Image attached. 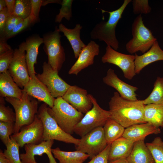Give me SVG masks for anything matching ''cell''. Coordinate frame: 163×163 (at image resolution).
Listing matches in <instances>:
<instances>
[{
    "instance_id": "cell-1",
    "label": "cell",
    "mask_w": 163,
    "mask_h": 163,
    "mask_svg": "<svg viewBox=\"0 0 163 163\" xmlns=\"http://www.w3.org/2000/svg\"><path fill=\"white\" fill-rule=\"evenodd\" d=\"M109 105L110 118L125 128L146 123L144 119L145 105L142 100H127L115 92L111 98Z\"/></svg>"
},
{
    "instance_id": "cell-2",
    "label": "cell",
    "mask_w": 163,
    "mask_h": 163,
    "mask_svg": "<svg viewBox=\"0 0 163 163\" xmlns=\"http://www.w3.org/2000/svg\"><path fill=\"white\" fill-rule=\"evenodd\" d=\"M131 0H124L122 5L117 9L107 11L101 9L102 13L106 12L109 15L107 21H102L97 24L90 33L91 38L104 41L115 50L119 47V42L116 37V28L122 15Z\"/></svg>"
},
{
    "instance_id": "cell-3",
    "label": "cell",
    "mask_w": 163,
    "mask_h": 163,
    "mask_svg": "<svg viewBox=\"0 0 163 163\" xmlns=\"http://www.w3.org/2000/svg\"><path fill=\"white\" fill-rule=\"evenodd\" d=\"M47 110L61 129L70 135L84 116L62 97L55 98L53 107H48Z\"/></svg>"
},
{
    "instance_id": "cell-4",
    "label": "cell",
    "mask_w": 163,
    "mask_h": 163,
    "mask_svg": "<svg viewBox=\"0 0 163 163\" xmlns=\"http://www.w3.org/2000/svg\"><path fill=\"white\" fill-rule=\"evenodd\" d=\"M5 99L12 105L14 110V133L18 132L23 127L34 121L38 110V102L36 99L23 90L21 98L7 97Z\"/></svg>"
},
{
    "instance_id": "cell-5",
    "label": "cell",
    "mask_w": 163,
    "mask_h": 163,
    "mask_svg": "<svg viewBox=\"0 0 163 163\" xmlns=\"http://www.w3.org/2000/svg\"><path fill=\"white\" fill-rule=\"evenodd\" d=\"M131 31L133 37L126 45V50L131 54L138 51L145 53L157 40L144 24L141 14H139L134 20Z\"/></svg>"
},
{
    "instance_id": "cell-6",
    "label": "cell",
    "mask_w": 163,
    "mask_h": 163,
    "mask_svg": "<svg viewBox=\"0 0 163 163\" xmlns=\"http://www.w3.org/2000/svg\"><path fill=\"white\" fill-rule=\"evenodd\" d=\"M47 105L45 103L41 104L37 114L43 124V141L56 140L67 143L73 144L75 146L77 145L80 139L74 138L61 129L48 113Z\"/></svg>"
},
{
    "instance_id": "cell-7",
    "label": "cell",
    "mask_w": 163,
    "mask_h": 163,
    "mask_svg": "<svg viewBox=\"0 0 163 163\" xmlns=\"http://www.w3.org/2000/svg\"><path fill=\"white\" fill-rule=\"evenodd\" d=\"M89 97L93 107L85 113L74 130V133L81 137L95 128L103 127L107 120L110 118V111L101 107L91 94H89Z\"/></svg>"
},
{
    "instance_id": "cell-8",
    "label": "cell",
    "mask_w": 163,
    "mask_h": 163,
    "mask_svg": "<svg viewBox=\"0 0 163 163\" xmlns=\"http://www.w3.org/2000/svg\"><path fill=\"white\" fill-rule=\"evenodd\" d=\"M60 32L56 27L53 31L45 34L43 37V49L48 56V63L58 72L65 60L64 50L60 41L61 36Z\"/></svg>"
},
{
    "instance_id": "cell-9",
    "label": "cell",
    "mask_w": 163,
    "mask_h": 163,
    "mask_svg": "<svg viewBox=\"0 0 163 163\" xmlns=\"http://www.w3.org/2000/svg\"><path fill=\"white\" fill-rule=\"evenodd\" d=\"M107 145L103 127H99L82 137L78 144L75 146L77 150L87 154L91 159L104 150Z\"/></svg>"
},
{
    "instance_id": "cell-10",
    "label": "cell",
    "mask_w": 163,
    "mask_h": 163,
    "mask_svg": "<svg viewBox=\"0 0 163 163\" xmlns=\"http://www.w3.org/2000/svg\"><path fill=\"white\" fill-rule=\"evenodd\" d=\"M42 68L43 72L37 74V78L46 86L53 97H62L71 85L61 78L58 72L48 62H44Z\"/></svg>"
},
{
    "instance_id": "cell-11",
    "label": "cell",
    "mask_w": 163,
    "mask_h": 163,
    "mask_svg": "<svg viewBox=\"0 0 163 163\" xmlns=\"http://www.w3.org/2000/svg\"><path fill=\"white\" fill-rule=\"evenodd\" d=\"M135 59V55L120 53L107 45L105 53L101 58V61L103 63L113 64L120 68L122 70L124 77L129 80L132 79L136 74Z\"/></svg>"
},
{
    "instance_id": "cell-12",
    "label": "cell",
    "mask_w": 163,
    "mask_h": 163,
    "mask_svg": "<svg viewBox=\"0 0 163 163\" xmlns=\"http://www.w3.org/2000/svg\"><path fill=\"white\" fill-rule=\"evenodd\" d=\"M43 127L42 122L37 114L30 124L23 127L19 131L10 137L23 147L27 144H38L43 141Z\"/></svg>"
},
{
    "instance_id": "cell-13",
    "label": "cell",
    "mask_w": 163,
    "mask_h": 163,
    "mask_svg": "<svg viewBox=\"0 0 163 163\" xmlns=\"http://www.w3.org/2000/svg\"><path fill=\"white\" fill-rule=\"evenodd\" d=\"M8 71L15 83L20 88H23L30 79L25 51L19 48L14 50Z\"/></svg>"
},
{
    "instance_id": "cell-14",
    "label": "cell",
    "mask_w": 163,
    "mask_h": 163,
    "mask_svg": "<svg viewBox=\"0 0 163 163\" xmlns=\"http://www.w3.org/2000/svg\"><path fill=\"white\" fill-rule=\"evenodd\" d=\"M73 107L82 113H86L92 107L93 104L87 90L77 85H71L62 97Z\"/></svg>"
},
{
    "instance_id": "cell-15",
    "label": "cell",
    "mask_w": 163,
    "mask_h": 163,
    "mask_svg": "<svg viewBox=\"0 0 163 163\" xmlns=\"http://www.w3.org/2000/svg\"><path fill=\"white\" fill-rule=\"evenodd\" d=\"M53 140L43 141L37 144H27L25 145V153L20 154L22 163H37L35 156H42L46 154L49 158V163H57L52 152L51 147L54 143Z\"/></svg>"
},
{
    "instance_id": "cell-16",
    "label": "cell",
    "mask_w": 163,
    "mask_h": 163,
    "mask_svg": "<svg viewBox=\"0 0 163 163\" xmlns=\"http://www.w3.org/2000/svg\"><path fill=\"white\" fill-rule=\"evenodd\" d=\"M103 81L106 84L115 89L124 99L133 101L138 100L136 93L138 88L129 85L120 79L113 69L110 68L108 69Z\"/></svg>"
},
{
    "instance_id": "cell-17",
    "label": "cell",
    "mask_w": 163,
    "mask_h": 163,
    "mask_svg": "<svg viewBox=\"0 0 163 163\" xmlns=\"http://www.w3.org/2000/svg\"><path fill=\"white\" fill-rule=\"evenodd\" d=\"M100 46L95 41H91L82 50L77 59L69 70V75H78L83 69L92 65L95 56L99 53Z\"/></svg>"
},
{
    "instance_id": "cell-18",
    "label": "cell",
    "mask_w": 163,
    "mask_h": 163,
    "mask_svg": "<svg viewBox=\"0 0 163 163\" xmlns=\"http://www.w3.org/2000/svg\"><path fill=\"white\" fill-rule=\"evenodd\" d=\"M43 43V38L38 35L28 37L19 46V49L26 51V59L30 77L35 75L34 65L37 63L38 49Z\"/></svg>"
},
{
    "instance_id": "cell-19",
    "label": "cell",
    "mask_w": 163,
    "mask_h": 163,
    "mask_svg": "<svg viewBox=\"0 0 163 163\" xmlns=\"http://www.w3.org/2000/svg\"><path fill=\"white\" fill-rule=\"evenodd\" d=\"M23 90L29 95L43 102L49 107H53L55 98L52 96L46 86L38 79L36 75L30 77L29 82Z\"/></svg>"
},
{
    "instance_id": "cell-20",
    "label": "cell",
    "mask_w": 163,
    "mask_h": 163,
    "mask_svg": "<svg viewBox=\"0 0 163 163\" xmlns=\"http://www.w3.org/2000/svg\"><path fill=\"white\" fill-rule=\"evenodd\" d=\"M160 133V128L146 122L133 125L126 128L122 137L135 142L144 140L145 137L150 134H157Z\"/></svg>"
},
{
    "instance_id": "cell-21",
    "label": "cell",
    "mask_w": 163,
    "mask_h": 163,
    "mask_svg": "<svg viewBox=\"0 0 163 163\" xmlns=\"http://www.w3.org/2000/svg\"><path fill=\"white\" fill-rule=\"evenodd\" d=\"M135 73L139 74L148 65L157 61L163 60V50L157 40L146 52L140 56L135 53Z\"/></svg>"
},
{
    "instance_id": "cell-22",
    "label": "cell",
    "mask_w": 163,
    "mask_h": 163,
    "mask_svg": "<svg viewBox=\"0 0 163 163\" xmlns=\"http://www.w3.org/2000/svg\"><path fill=\"white\" fill-rule=\"evenodd\" d=\"M82 27L79 24H77L73 29L66 27L62 24L58 26L60 32L63 33L69 41L73 50L75 58L77 59L82 49L86 45L80 38L81 30Z\"/></svg>"
},
{
    "instance_id": "cell-23",
    "label": "cell",
    "mask_w": 163,
    "mask_h": 163,
    "mask_svg": "<svg viewBox=\"0 0 163 163\" xmlns=\"http://www.w3.org/2000/svg\"><path fill=\"white\" fill-rule=\"evenodd\" d=\"M135 142L121 137L110 145L108 161L122 158H127L130 154Z\"/></svg>"
},
{
    "instance_id": "cell-24",
    "label": "cell",
    "mask_w": 163,
    "mask_h": 163,
    "mask_svg": "<svg viewBox=\"0 0 163 163\" xmlns=\"http://www.w3.org/2000/svg\"><path fill=\"white\" fill-rule=\"evenodd\" d=\"M23 93L8 70L0 74V95L2 97L21 98Z\"/></svg>"
},
{
    "instance_id": "cell-25",
    "label": "cell",
    "mask_w": 163,
    "mask_h": 163,
    "mask_svg": "<svg viewBox=\"0 0 163 163\" xmlns=\"http://www.w3.org/2000/svg\"><path fill=\"white\" fill-rule=\"evenodd\" d=\"M126 159L129 163H155L144 140L134 142L132 151Z\"/></svg>"
},
{
    "instance_id": "cell-26",
    "label": "cell",
    "mask_w": 163,
    "mask_h": 163,
    "mask_svg": "<svg viewBox=\"0 0 163 163\" xmlns=\"http://www.w3.org/2000/svg\"><path fill=\"white\" fill-rule=\"evenodd\" d=\"M52 152L59 163H83L89 158L87 154L80 151H63L59 147L52 149Z\"/></svg>"
},
{
    "instance_id": "cell-27",
    "label": "cell",
    "mask_w": 163,
    "mask_h": 163,
    "mask_svg": "<svg viewBox=\"0 0 163 163\" xmlns=\"http://www.w3.org/2000/svg\"><path fill=\"white\" fill-rule=\"evenodd\" d=\"M144 119L146 123L156 127L163 128V104L145 105Z\"/></svg>"
},
{
    "instance_id": "cell-28",
    "label": "cell",
    "mask_w": 163,
    "mask_h": 163,
    "mask_svg": "<svg viewBox=\"0 0 163 163\" xmlns=\"http://www.w3.org/2000/svg\"><path fill=\"white\" fill-rule=\"evenodd\" d=\"M105 139L107 144L122 137L125 128L119 123L109 118L103 127Z\"/></svg>"
},
{
    "instance_id": "cell-29",
    "label": "cell",
    "mask_w": 163,
    "mask_h": 163,
    "mask_svg": "<svg viewBox=\"0 0 163 163\" xmlns=\"http://www.w3.org/2000/svg\"><path fill=\"white\" fill-rule=\"evenodd\" d=\"M142 101L144 105L150 104H163V77H157L152 92Z\"/></svg>"
},
{
    "instance_id": "cell-30",
    "label": "cell",
    "mask_w": 163,
    "mask_h": 163,
    "mask_svg": "<svg viewBox=\"0 0 163 163\" xmlns=\"http://www.w3.org/2000/svg\"><path fill=\"white\" fill-rule=\"evenodd\" d=\"M5 146L6 149L4 150L3 152L10 163H22L19 152L20 147L16 142L10 137Z\"/></svg>"
},
{
    "instance_id": "cell-31",
    "label": "cell",
    "mask_w": 163,
    "mask_h": 163,
    "mask_svg": "<svg viewBox=\"0 0 163 163\" xmlns=\"http://www.w3.org/2000/svg\"><path fill=\"white\" fill-rule=\"evenodd\" d=\"M155 163H163V141L159 137L154 138L151 142L146 143Z\"/></svg>"
},
{
    "instance_id": "cell-32",
    "label": "cell",
    "mask_w": 163,
    "mask_h": 163,
    "mask_svg": "<svg viewBox=\"0 0 163 163\" xmlns=\"http://www.w3.org/2000/svg\"><path fill=\"white\" fill-rule=\"evenodd\" d=\"M31 8V0H16L14 15L25 19L30 15Z\"/></svg>"
},
{
    "instance_id": "cell-33",
    "label": "cell",
    "mask_w": 163,
    "mask_h": 163,
    "mask_svg": "<svg viewBox=\"0 0 163 163\" xmlns=\"http://www.w3.org/2000/svg\"><path fill=\"white\" fill-rule=\"evenodd\" d=\"M73 0H62L61 4V7L59 13L56 17L55 21L60 23L63 18L69 21L72 16V5Z\"/></svg>"
},
{
    "instance_id": "cell-34",
    "label": "cell",
    "mask_w": 163,
    "mask_h": 163,
    "mask_svg": "<svg viewBox=\"0 0 163 163\" xmlns=\"http://www.w3.org/2000/svg\"><path fill=\"white\" fill-rule=\"evenodd\" d=\"M4 98H0V121L15 122L16 115L12 109L9 106H5Z\"/></svg>"
},
{
    "instance_id": "cell-35",
    "label": "cell",
    "mask_w": 163,
    "mask_h": 163,
    "mask_svg": "<svg viewBox=\"0 0 163 163\" xmlns=\"http://www.w3.org/2000/svg\"><path fill=\"white\" fill-rule=\"evenodd\" d=\"M15 122L0 121V138L6 145L10 136L14 133Z\"/></svg>"
},
{
    "instance_id": "cell-36",
    "label": "cell",
    "mask_w": 163,
    "mask_h": 163,
    "mask_svg": "<svg viewBox=\"0 0 163 163\" xmlns=\"http://www.w3.org/2000/svg\"><path fill=\"white\" fill-rule=\"evenodd\" d=\"M133 12L134 14H146L150 13L151 8L148 0H133Z\"/></svg>"
},
{
    "instance_id": "cell-37",
    "label": "cell",
    "mask_w": 163,
    "mask_h": 163,
    "mask_svg": "<svg viewBox=\"0 0 163 163\" xmlns=\"http://www.w3.org/2000/svg\"><path fill=\"white\" fill-rule=\"evenodd\" d=\"M33 23L32 18L30 15L27 18L23 20L19 23L10 32L3 38L7 40L21 32Z\"/></svg>"
},
{
    "instance_id": "cell-38",
    "label": "cell",
    "mask_w": 163,
    "mask_h": 163,
    "mask_svg": "<svg viewBox=\"0 0 163 163\" xmlns=\"http://www.w3.org/2000/svg\"><path fill=\"white\" fill-rule=\"evenodd\" d=\"M14 50H11L0 55V73L6 72L8 70L12 61Z\"/></svg>"
},
{
    "instance_id": "cell-39",
    "label": "cell",
    "mask_w": 163,
    "mask_h": 163,
    "mask_svg": "<svg viewBox=\"0 0 163 163\" xmlns=\"http://www.w3.org/2000/svg\"><path fill=\"white\" fill-rule=\"evenodd\" d=\"M23 20L24 19L14 15L8 16L5 24L4 31L3 34L1 35V37H5L19 23Z\"/></svg>"
},
{
    "instance_id": "cell-40",
    "label": "cell",
    "mask_w": 163,
    "mask_h": 163,
    "mask_svg": "<svg viewBox=\"0 0 163 163\" xmlns=\"http://www.w3.org/2000/svg\"><path fill=\"white\" fill-rule=\"evenodd\" d=\"M111 144H108L101 152L93 157L87 163H108V157Z\"/></svg>"
},
{
    "instance_id": "cell-41",
    "label": "cell",
    "mask_w": 163,
    "mask_h": 163,
    "mask_svg": "<svg viewBox=\"0 0 163 163\" xmlns=\"http://www.w3.org/2000/svg\"><path fill=\"white\" fill-rule=\"evenodd\" d=\"M42 0H31V11L30 14L33 23L38 20Z\"/></svg>"
},
{
    "instance_id": "cell-42",
    "label": "cell",
    "mask_w": 163,
    "mask_h": 163,
    "mask_svg": "<svg viewBox=\"0 0 163 163\" xmlns=\"http://www.w3.org/2000/svg\"><path fill=\"white\" fill-rule=\"evenodd\" d=\"M8 17L7 8L0 11V31L1 35L4 31L5 24Z\"/></svg>"
},
{
    "instance_id": "cell-43",
    "label": "cell",
    "mask_w": 163,
    "mask_h": 163,
    "mask_svg": "<svg viewBox=\"0 0 163 163\" xmlns=\"http://www.w3.org/2000/svg\"><path fill=\"white\" fill-rule=\"evenodd\" d=\"M7 40L3 37H0V55L8 52L12 50L11 46L6 42Z\"/></svg>"
},
{
    "instance_id": "cell-44",
    "label": "cell",
    "mask_w": 163,
    "mask_h": 163,
    "mask_svg": "<svg viewBox=\"0 0 163 163\" xmlns=\"http://www.w3.org/2000/svg\"><path fill=\"white\" fill-rule=\"evenodd\" d=\"M15 0H5L8 16L14 15L15 8Z\"/></svg>"
},
{
    "instance_id": "cell-45",
    "label": "cell",
    "mask_w": 163,
    "mask_h": 163,
    "mask_svg": "<svg viewBox=\"0 0 163 163\" xmlns=\"http://www.w3.org/2000/svg\"><path fill=\"white\" fill-rule=\"evenodd\" d=\"M0 163H11L5 155L2 150H0Z\"/></svg>"
},
{
    "instance_id": "cell-46",
    "label": "cell",
    "mask_w": 163,
    "mask_h": 163,
    "mask_svg": "<svg viewBox=\"0 0 163 163\" xmlns=\"http://www.w3.org/2000/svg\"><path fill=\"white\" fill-rule=\"evenodd\" d=\"M62 2V1L60 0H42V6H44L47 4L52 3H54L60 4Z\"/></svg>"
},
{
    "instance_id": "cell-47",
    "label": "cell",
    "mask_w": 163,
    "mask_h": 163,
    "mask_svg": "<svg viewBox=\"0 0 163 163\" xmlns=\"http://www.w3.org/2000/svg\"><path fill=\"white\" fill-rule=\"evenodd\" d=\"M108 163H129L126 158H122L109 161Z\"/></svg>"
},
{
    "instance_id": "cell-48",
    "label": "cell",
    "mask_w": 163,
    "mask_h": 163,
    "mask_svg": "<svg viewBox=\"0 0 163 163\" xmlns=\"http://www.w3.org/2000/svg\"><path fill=\"white\" fill-rule=\"evenodd\" d=\"M6 8L5 0H0V11Z\"/></svg>"
}]
</instances>
